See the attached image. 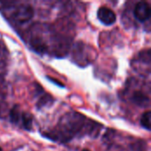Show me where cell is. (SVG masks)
<instances>
[{
  "label": "cell",
  "mask_w": 151,
  "mask_h": 151,
  "mask_svg": "<svg viewBox=\"0 0 151 151\" xmlns=\"http://www.w3.org/2000/svg\"><path fill=\"white\" fill-rule=\"evenodd\" d=\"M84 125V118L79 113H70L65 115L60 121L59 127H61L62 135L65 140V136L70 135V138L73 134L78 133Z\"/></svg>",
  "instance_id": "6da1fadb"
},
{
  "label": "cell",
  "mask_w": 151,
  "mask_h": 151,
  "mask_svg": "<svg viewBox=\"0 0 151 151\" xmlns=\"http://www.w3.org/2000/svg\"><path fill=\"white\" fill-rule=\"evenodd\" d=\"M34 9L31 5L28 4H22V5H19L15 8V10L12 12V19L19 23H25L27 22L28 20H30L33 16H34Z\"/></svg>",
  "instance_id": "7a4b0ae2"
},
{
  "label": "cell",
  "mask_w": 151,
  "mask_h": 151,
  "mask_svg": "<svg viewBox=\"0 0 151 151\" xmlns=\"http://www.w3.org/2000/svg\"><path fill=\"white\" fill-rule=\"evenodd\" d=\"M134 14L139 21L141 22L146 21L150 17V5L146 2H139L134 7Z\"/></svg>",
  "instance_id": "3957f363"
},
{
  "label": "cell",
  "mask_w": 151,
  "mask_h": 151,
  "mask_svg": "<svg viewBox=\"0 0 151 151\" xmlns=\"http://www.w3.org/2000/svg\"><path fill=\"white\" fill-rule=\"evenodd\" d=\"M97 17L104 25H112L116 21V14L108 7L103 6L97 12Z\"/></svg>",
  "instance_id": "277c9868"
},
{
  "label": "cell",
  "mask_w": 151,
  "mask_h": 151,
  "mask_svg": "<svg viewBox=\"0 0 151 151\" xmlns=\"http://www.w3.org/2000/svg\"><path fill=\"white\" fill-rule=\"evenodd\" d=\"M133 102L140 106V107H147L149 104H150V99L148 96H146L143 93L138 91V92H135L133 96Z\"/></svg>",
  "instance_id": "5b68a950"
},
{
  "label": "cell",
  "mask_w": 151,
  "mask_h": 151,
  "mask_svg": "<svg viewBox=\"0 0 151 151\" xmlns=\"http://www.w3.org/2000/svg\"><path fill=\"white\" fill-rule=\"evenodd\" d=\"M21 121L24 128L26 130H31L32 129V124H33V117L27 112H23L21 114Z\"/></svg>",
  "instance_id": "8992f818"
},
{
  "label": "cell",
  "mask_w": 151,
  "mask_h": 151,
  "mask_svg": "<svg viewBox=\"0 0 151 151\" xmlns=\"http://www.w3.org/2000/svg\"><path fill=\"white\" fill-rule=\"evenodd\" d=\"M151 122V112L146 111L141 118V125L142 127L146 128L147 130H150Z\"/></svg>",
  "instance_id": "52a82bcc"
},
{
  "label": "cell",
  "mask_w": 151,
  "mask_h": 151,
  "mask_svg": "<svg viewBox=\"0 0 151 151\" xmlns=\"http://www.w3.org/2000/svg\"><path fill=\"white\" fill-rule=\"evenodd\" d=\"M10 117H11V119H12V121L13 123H18L19 121V119L21 117V114L19 112V107L18 106L13 107V109L11 111Z\"/></svg>",
  "instance_id": "ba28073f"
},
{
  "label": "cell",
  "mask_w": 151,
  "mask_h": 151,
  "mask_svg": "<svg viewBox=\"0 0 151 151\" xmlns=\"http://www.w3.org/2000/svg\"><path fill=\"white\" fill-rule=\"evenodd\" d=\"M32 47L38 52H43L46 49V47L44 46V44L42 43V42L39 39H35L32 41Z\"/></svg>",
  "instance_id": "9c48e42d"
},
{
  "label": "cell",
  "mask_w": 151,
  "mask_h": 151,
  "mask_svg": "<svg viewBox=\"0 0 151 151\" xmlns=\"http://www.w3.org/2000/svg\"><path fill=\"white\" fill-rule=\"evenodd\" d=\"M52 101H53V98H52L50 96H49V95H45L44 96H42V97L40 99L39 103L37 104V107L40 109V108H42V107L45 106L46 104H48L49 103H51Z\"/></svg>",
  "instance_id": "30bf717a"
},
{
  "label": "cell",
  "mask_w": 151,
  "mask_h": 151,
  "mask_svg": "<svg viewBox=\"0 0 151 151\" xmlns=\"http://www.w3.org/2000/svg\"><path fill=\"white\" fill-rule=\"evenodd\" d=\"M82 151H90V150H83Z\"/></svg>",
  "instance_id": "8fae6325"
},
{
  "label": "cell",
  "mask_w": 151,
  "mask_h": 151,
  "mask_svg": "<svg viewBox=\"0 0 151 151\" xmlns=\"http://www.w3.org/2000/svg\"><path fill=\"white\" fill-rule=\"evenodd\" d=\"M0 151H2V149H1V148H0Z\"/></svg>",
  "instance_id": "7c38bea8"
}]
</instances>
